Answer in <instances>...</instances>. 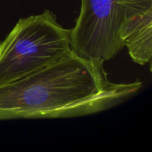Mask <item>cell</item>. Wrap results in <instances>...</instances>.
<instances>
[{
    "mask_svg": "<svg viewBox=\"0 0 152 152\" xmlns=\"http://www.w3.org/2000/svg\"><path fill=\"white\" fill-rule=\"evenodd\" d=\"M71 50V30L61 26L50 10L19 19L0 42V86L31 75Z\"/></svg>",
    "mask_w": 152,
    "mask_h": 152,
    "instance_id": "2",
    "label": "cell"
},
{
    "mask_svg": "<svg viewBox=\"0 0 152 152\" xmlns=\"http://www.w3.org/2000/svg\"><path fill=\"white\" fill-rule=\"evenodd\" d=\"M121 39L134 62L149 63L152 57V9L129 19L123 25Z\"/></svg>",
    "mask_w": 152,
    "mask_h": 152,
    "instance_id": "4",
    "label": "cell"
},
{
    "mask_svg": "<svg viewBox=\"0 0 152 152\" xmlns=\"http://www.w3.org/2000/svg\"><path fill=\"white\" fill-rule=\"evenodd\" d=\"M150 9L152 0H82L80 16L71 30V48L82 57L103 65L124 48V24Z\"/></svg>",
    "mask_w": 152,
    "mask_h": 152,
    "instance_id": "3",
    "label": "cell"
},
{
    "mask_svg": "<svg viewBox=\"0 0 152 152\" xmlns=\"http://www.w3.org/2000/svg\"><path fill=\"white\" fill-rule=\"evenodd\" d=\"M141 87L140 81L112 83L102 64L72 50L58 62L0 86V120L94 114L120 103Z\"/></svg>",
    "mask_w": 152,
    "mask_h": 152,
    "instance_id": "1",
    "label": "cell"
}]
</instances>
